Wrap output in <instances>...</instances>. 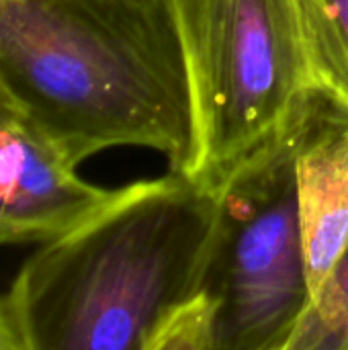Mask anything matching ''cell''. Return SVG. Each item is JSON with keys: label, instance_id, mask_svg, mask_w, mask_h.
I'll return each mask as SVG.
<instances>
[{"label": "cell", "instance_id": "obj_1", "mask_svg": "<svg viewBox=\"0 0 348 350\" xmlns=\"http://www.w3.org/2000/svg\"><path fill=\"white\" fill-rule=\"evenodd\" d=\"M0 88L74 164L150 148L185 174L189 70L170 0H0Z\"/></svg>", "mask_w": 348, "mask_h": 350}, {"label": "cell", "instance_id": "obj_2", "mask_svg": "<svg viewBox=\"0 0 348 350\" xmlns=\"http://www.w3.org/2000/svg\"><path fill=\"white\" fill-rule=\"evenodd\" d=\"M217 203L219 191L170 170L41 242L8 291L27 350H152L199 293Z\"/></svg>", "mask_w": 348, "mask_h": 350}, {"label": "cell", "instance_id": "obj_3", "mask_svg": "<svg viewBox=\"0 0 348 350\" xmlns=\"http://www.w3.org/2000/svg\"><path fill=\"white\" fill-rule=\"evenodd\" d=\"M185 49L195 148L185 172L219 189L283 137L318 94L297 0H170Z\"/></svg>", "mask_w": 348, "mask_h": 350}, {"label": "cell", "instance_id": "obj_4", "mask_svg": "<svg viewBox=\"0 0 348 350\" xmlns=\"http://www.w3.org/2000/svg\"><path fill=\"white\" fill-rule=\"evenodd\" d=\"M304 117L217 189L199 285L213 310L215 350H289L312 306L295 180Z\"/></svg>", "mask_w": 348, "mask_h": 350}, {"label": "cell", "instance_id": "obj_5", "mask_svg": "<svg viewBox=\"0 0 348 350\" xmlns=\"http://www.w3.org/2000/svg\"><path fill=\"white\" fill-rule=\"evenodd\" d=\"M18 113L0 121V244L53 240L111 201Z\"/></svg>", "mask_w": 348, "mask_h": 350}, {"label": "cell", "instance_id": "obj_6", "mask_svg": "<svg viewBox=\"0 0 348 350\" xmlns=\"http://www.w3.org/2000/svg\"><path fill=\"white\" fill-rule=\"evenodd\" d=\"M297 205L312 293L348 248V113L316 94L295 154Z\"/></svg>", "mask_w": 348, "mask_h": 350}, {"label": "cell", "instance_id": "obj_7", "mask_svg": "<svg viewBox=\"0 0 348 350\" xmlns=\"http://www.w3.org/2000/svg\"><path fill=\"white\" fill-rule=\"evenodd\" d=\"M314 90L348 113V0H297Z\"/></svg>", "mask_w": 348, "mask_h": 350}, {"label": "cell", "instance_id": "obj_8", "mask_svg": "<svg viewBox=\"0 0 348 350\" xmlns=\"http://www.w3.org/2000/svg\"><path fill=\"white\" fill-rule=\"evenodd\" d=\"M348 342V248L316 291L289 350H345Z\"/></svg>", "mask_w": 348, "mask_h": 350}, {"label": "cell", "instance_id": "obj_9", "mask_svg": "<svg viewBox=\"0 0 348 350\" xmlns=\"http://www.w3.org/2000/svg\"><path fill=\"white\" fill-rule=\"evenodd\" d=\"M0 350H27L8 293L0 295Z\"/></svg>", "mask_w": 348, "mask_h": 350}, {"label": "cell", "instance_id": "obj_10", "mask_svg": "<svg viewBox=\"0 0 348 350\" xmlns=\"http://www.w3.org/2000/svg\"><path fill=\"white\" fill-rule=\"evenodd\" d=\"M12 113H16V111H14V107L10 105V100H8V96L4 94V90L0 88V121L6 119V117H10Z\"/></svg>", "mask_w": 348, "mask_h": 350}, {"label": "cell", "instance_id": "obj_11", "mask_svg": "<svg viewBox=\"0 0 348 350\" xmlns=\"http://www.w3.org/2000/svg\"><path fill=\"white\" fill-rule=\"evenodd\" d=\"M345 350H348V342H347V349H345Z\"/></svg>", "mask_w": 348, "mask_h": 350}]
</instances>
